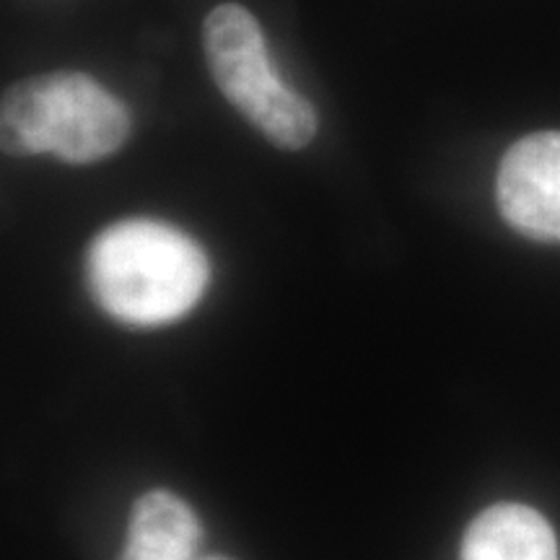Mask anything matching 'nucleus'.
<instances>
[{
  "instance_id": "1",
  "label": "nucleus",
  "mask_w": 560,
  "mask_h": 560,
  "mask_svg": "<svg viewBox=\"0 0 560 560\" xmlns=\"http://www.w3.org/2000/svg\"><path fill=\"white\" fill-rule=\"evenodd\" d=\"M210 280L206 252L164 221L112 223L89 249V285L100 306L136 327L185 317Z\"/></svg>"
},
{
  "instance_id": "2",
  "label": "nucleus",
  "mask_w": 560,
  "mask_h": 560,
  "mask_svg": "<svg viewBox=\"0 0 560 560\" xmlns=\"http://www.w3.org/2000/svg\"><path fill=\"white\" fill-rule=\"evenodd\" d=\"M130 136V115L100 81L86 73L37 75L5 89L0 138L11 156L55 153L89 164L115 153Z\"/></svg>"
},
{
  "instance_id": "3",
  "label": "nucleus",
  "mask_w": 560,
  "mask_h": 560,
  "mask_svg": "<svg viewBox=\"0 0 560 560\" xmlns=\"http://www.w3.org/2000/svg\"><path fill=\"white\" fill-rule=\"evenodd\" d=\"M208 68L221 94L278 149L299 151L317 136V112L278 79L260 24L240 3H221L202 24Z\"/></svg>"
},
{
  "instance_id": "4",
  "label": "nucleus",
  "mask_w": 560,
  "mask_h": 560,
  "mask_svg": "<svg viewBox=\"0 0 560 560\" xmlns=\"http://www.w3.org/2000/svg\"><path fill=\"white\" fill-rule=\"evenodd\" d=\"M495 195L503 219L516 231L560 242V130L535 132L511 145Z\"/></svg>"
},
{
  "instance_id": "5",
  "label": "nucleus",
  "mask_w": 560,
  "mask_h": 560,
  "mask_svg": "<svg viewBox=\"0 0 560 560\" xmlns=\"http://www.w3.org/2000/svg\"><path fill=\"white\" fill-rule=\"evenodd\" d=\"M198 514L170 490H149L132 506L120 560H198Z\"/></svg>"
},
{
  "instance_id": "6",
  "label": "nucleus",
  "mask_w": 560,
  "mask_h": 560,
  "mask_svg": "<svg viewBox=\"0 0 560 560\" xmlns=\"http://www.w3.org/2000/svg\"><path fill=\"white\" fill-rule=\"evenodd\" d=\"M462 560H558L556 532L540 511L495 503L467 529Z\"/></svg>"
},
{
  "instance_id": "7",
  "label": "nucleus",
  "mask_w": 560,
  "mask_h": 560,
  "mask_svg": "<svg viewBox=\"0 0 560 560\" xmlns=\"http://www.w3.org/2000/svg\"><path fill=\"white\" fill-rule=\"evenodd\" d=\"M198 560H231V558H221V556H210V558H198Z\"/></svg>"
}]
</instances>
